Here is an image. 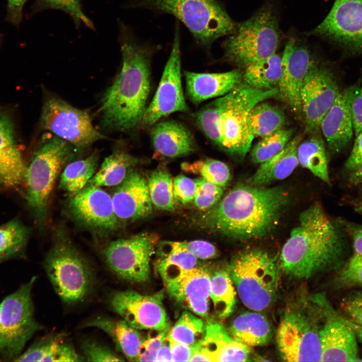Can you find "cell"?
<instances>
[{"mask_svg": "<svg viewBox=\"0 0 362 362\" xmlns=\"http://www.w3.org/2000/svg\"><path fill=\"white\" fill-rule=\"evenodd\" d=\"M170 328L160 331L158 334L143 341L138 358V361H155L157 353L166 339Z\"/></svg>", "mask_w": 362, "mask_h": 362, "instance_id": "obj_52", "label": "cell"}, {"mask_svg": "<svg viewBox=\"0 0 362 362\" xmlns=\"http://www.w3.org/2000/svg\"><path fill=\"white\" fill-rule=\"evenodd\" d=\"M314 63L305 42L298 37H290L282 55V73L277 88L279 96L296 113L302 112L301 91Z\"/></svg>", "mask_w": 362, "mask_h": 362, "instance_id": "obj_18", "label": "cell"}, {"mask_svg": "<svg viewBox=\"0 0 362 362\" xmlns=\"http://www.w3.org/2000/svg\"><path fill=\"white\" fill-rule=\"evenodd\" d=\"M163 297V291L144 295L126 290L113 293L109 303L112 309L133 328L160 331L170 328Z\"/></svg>", "mask_w": 362, "mask_h": 362, "instance_id": "obj_16", "label": "cell"}, {"mask_svg": "<svg viewBox=\"0 0 362 362\" xmlns=\"http://www.w3.org/2000/svg\"><path fill=\"white\" fill-rule=\"evenodd\" d=\"M98 160V153L95 151L67 164L61 174L59 187L71 195L83 189L95 174Z\"/></svg>", "mask_w": 362, "mask_h": 362, "instance_id": "obj_39", "label": "cell"}, {"mask_svg": "<svg viewBox=\"0 0 362 362\" xmlns=\"http://www.w3.org/2000/svg\"><path fill=\"white\" fill-rule=\"evenodd\" d=\"M150 198L156 208L172 211L175 208L173 180L164 167L160 166L150 174L147 179Z\"/></svg>", "mask_w": 362, "mask_h": 362, "instance_id": "obj_40", "label": "cell"}, {"mask_svg": "<svg viewBox=\"0 0 362 362\" xmlns=\"http://www.w3.org/2000/svg\"><path fill=\"white\" fill-rule=\"evenodd\" d=\"M167 246L178 250L188 252L199 259H209L217 255L216 247L212 243L203 240L185 241H164Z\"/></svg>", "mask_w": 362, "mask_h": 362, "instance_id": "obj_46", "label": "cell"}, {"mask_svg": "<svg viewBox=\"0 0 362 362\" xmlns=\"http://www.w3.org/2000/svg\"><path fill=\"white\" fill-rule=\"evenodd\" d=\"M85 360L66 340V334H49L34 342L14 361H81Z\"/></svg>", "mask_w": 362, "mask_h": 362, "instance_id": "obj_28", "label": "cell"}, {"mask_svg": "<svg viewBox=\"0 0 362 362\" xmlns=\"http://www.w3.org/2000/svg\"><path fill=\"white\" fill-rule=\"evenodd\" d=\"M140 161V159L128 153L115 152L105 159L100 169L86 186L99 187L117 186Z\"/></svg>", "mask_w": 362, "mask_h": 362, "instance_id": "obj_33", "label": "cell"}, {"mask_svg": "<svg viewBox=\"0 0 362 362\" xmlns=\"http://www.w3.org/2000/svg\"><path fill=\"white\" fill-rule=\"evenodd\" d=\"M168 341L172 361H190L193 352L192 347L173 340Z\"/></svg>", "mask_w": 362, "mask_h": 362, "instance_id": "obj_54", "label": "cell"}, {"mask_svg": "<svg viewBox=\"0 0 362 362\" xmlns=\"http://www.w3.org/2000/svg\"><path fill=\"white\" fill-rule=\"evenodd\" d=\"M151 127V141L155 155L160 158L182 157L197 149L193 134L180 122L173 120L157 122Z\"/></svg>", "mask_w": 362, "mask_h": 362, "instance_id": "obj_25", "label": "cell"}, {"mask_svg": "<svg viewBox=\"0 0 362 362\" xmlns=\"http://www.w3.org/2000/svg\"><path fill=\"white\" fill-rule=\"evenodd\" d=\"M290 199L281 186L239 184L195 221L202 229L234 239H259L276 228Z\"/></svg>", "mask_w": 362, "mask_h": 362, "instance_id": "obj_1", "label": "cell"}, {"mask_svg": "<svg viewBox=\"0 0 362 362\" xmlns=\"http://www.w3.org/2000/svg\"><path fill=\"white\" fill-rule=\"evenodd\" d=\"M344 169L350 183L356 185L362 181V130L356 136Z\"/></svg>", "mask_w": 362, "mask_h": 362, "instance_id": "obj_47", "label": "cell"}, {"mask_svg": "<svg viewBox=\"0 0 362 362\" xmlns=\"http://www.w3.org/2000/svg\"><path fill=\"white\" fill-rule=\"evenodd\" d=\"M297 157L299 164L330 185L326 150L320 138L313 136L300 142L297 148Z\"/></svg>", "mask_w": 362, "mask_h": 362, "instance_id": "obj_36", "label": "cell"}, {"mask_svg": "<svg viewBox=\"0 0 362 362\" xmlns=\"http://www.w3.org/2000/svg\"><path fill=\"white\" fill-rule=\"evenodd\" d=\"M210 297L219 318H226L232 313L236 303V292L228 270L221 269L211 273Z\"/></svg>", "mask_w": 362, "mask_h": 362, "instance_id": "obj_38", "label": "cell"}, {"mask_svg": "<svg viewBox=\"0 0 362 362\" xmlns=\"http://www.w3.org/2000/svg\"><path fill=\"white\" fill-rule=\"evenodd\" d=\"M310 306L303 304L292 307L282 319L277 342L285 361H321L320 323L326 311Z\"/></svg>", "mask_w": 362, "mask_h": 362, "instance_id": "obj_9", "label": "cell"}, {"mask_svg": "<svg viewBox=\"0 0 362 362\" xmlns=\"http://www.w3.org/2000/svg\"><path fill=\"white\" fill-rule=\"evenodd\" d=\"M51 8L62 10L72 16L77 23H83L89 28L93 29L92 21L83 14L80 0H43Z\"/></svg>", "mask_w": 362, "mask_h": 362, "instance_id": "obj_50", "label": "cell"}, {"mask_svg": "<svg viewBox=\"0 0 362 362\" xmlns=\"http://www.w3.org/2000/svg\"><path fill=\"white\" fill-rule=\"evenodd\" d=\"M156 238L139 233L111 241L104 255L110 269L119 278L132 282H144L149 277L150 261L154 253Z\"/></svg>", "mask_w": 362, "mask_h": 362, "instance_id": "obj_15", "label": "cell"}, {"mask_svg": "<svg viewBox=\"0 0 362 362\" xmlns=\"http://www.w3.org/2000/svg\"><path fill=\"white\" fill-rule=\"evenodd\" d=\"M40 125L75 148H85L107 138L94 127L87 111L54 96L48 97L44 102Z\"/></svg>", "mask_w": 362, "mask_h": 362, "instance_id": "obj_12", "label": "cell"}, {"mask_svg": "<svg viewBox=\"0 0 362 362\" xmlns=\"http://www.w3.org/2000/svg\"><path fill=\"white\" fill-rule=\"evenodd\" d=\"M26 169L12 123L0 110V185L17 187L25 184Z\"/></svg>", "mask_w": 362, "mask_h": 362, "instance_id": "obj_27", "label": "cell"}, {"mask_svg": "<svg viewBox=\"0 0 362 362\" xmlns=\"http://www.w3.org/2000/svg\"><path fill=\"white\" fill-rule=\"evenodd\" d=\"M234 338L247 346L266 344L272 335L271 326L262 314L246 312L236 317L230 327Z\"/></svg>", "mask_w": 362, "mask_h": 362, "instance_id": "obj_31", "label": "cell"}, {"mask_svg": "<svg viewBox=\"0 0 362 362\" xmlns=\"http://www.w3.org/2000/svg\"><path fill=\"white\" fill-rule=\"evenodd\" d=\"M195 181L196 190L193 201L199 210L202 211L209 210L220 201L223 193L222 187L202 177L198 178Z\"/></svg>", "mask_w": 362, "mask_h": 362, "instance_id": "obj_44", "label": "cell"}, {"mask_svg": "<svg viewBox=\"0 0 362 362\" xmlns=\"http://www.w3.org/2000/svg\"><path fill=\"white\" fill-rule=\"evenodd\" d=\"M82 326L99 328L107 333L113 340L116 349L129 361H138L143 339L137 329L124 320H116L105 317H97L89 320Z\"/></svg>", "mask_w": 362, "mask_h": 362, "instance_id": "obj_30", "label": "cell"}, {"mask_svg": "<svg viewBox=\"0 0 362 362\" xmlns=\"http://www.w3.org/2000/svg\"><path fill=\"white\" fill-rule=\"evenodd\" d=\"M282 73V56L276 53L245 68L242 81L254 88H277Z\"/></svg>", "mask_w": 362, "mask_h": 362, "instance_id": "obj_34", "label": "cell"}, {"mask_svg": "<svg viewBox=\"0 0 362 362\" xmlns=\"http://www.w3.org/2000/svg\"><path fill=\"white\" fill-rule=\"evenodd\" d=\"M33 277L0 303V355L13 360L20 355L35 332L42 328L34 317Z\"/></svg>", "mask_w": 362, "mask_h": 362, "instance_id": "obj_11", "label": "cell"}, {"mask_svg": "<svg viewBox=\"0 0 362 362\" xmlns=\"http://www.w3.org/2000/svg\"><path fill=\"white\" fill-rule=\"evenodd\" d=\"M340 308L347 320L362 326V292H354L341 301Z\"/></svg>", "mask_w": 362, "mask_h": 362, "instance_id": "obj_49", "label": "cell"}, {"mask_svg": "<svg viewBox=\"0 0 362 362\" xmlns=\"http://www.w3.org/2000/svg\"><path fill=\"white\" fill-rule=\"evenodd\" d=\"M340 90L331 70L315 62L306 76L301 91L302 111L306 129L314 131L330 109Z\"/></svg>", "mask_w": 362, "mask_h": 362, "instance_id": "obj_17", "label": "cell"}, {"mask_svg": "<svg viewBox=\"0 0 362 362\" xmlns=\"http://www.w3.org/2000/svg\"><path fill=\"white\" fill-rule=\"evenodd\" d=\"M344 318V317H343ZM345 321L354 330L356 337L358 339L359 341L362 343V326L353 323L345 318H344Z\"/></svg>", "mask_w": 362, "mask_h": 362, "instance_id": "obj_58", "label": "cell"}, {"mask_svg": "<svg viewBox=\"0 0 362 362\" xmlns=\"http://www.w3.org/2000/svg\"><path fill=\"white\" fill-rule=\"evenodd\" d=\"M30 229L20 220L13 219L0 226V264L24 254Z\"/></svg>", "mask_w": 362, "mask_h": 362, "instance_id": "obj_37", "label": "cell"}, {"mask_svg": "<svg viewBox=\"0 0 362 362\" xmlns=\"http://www.w3.org/2000/svg\"><path fill=\"white\" fill-rule=\"evenodd\" d=\"M292 129H281L261 137L251 152V158L255 163H261L282 151L292 138Z\"/></svg>", "mask_w": 362, "mask_h": 362, "instance_id": "obj_43", "label": "cell"}, {"mask_svg": "<svg viewBox=\"0 0 362 362\" xmlns=\"http://www.w3.org/2000/svg\"><path fill=\"white\" fill-rule=\"evenodd\" d=\"M241 68L220 73L184 72L187 95L195 105L222 97L242 81Z\"/></svg>", "mask_w": 362, "mask_h": 362, "instance_id": "obj_26", "label": "cell"}, {"mask_svg": "<svg viewBox=\"0 0 362 362\" xmlns=\"http://www.w3.org/2000/svg\"><path fill=\"white\" fill-rule=\"evenodd\" d=\"M183 170L198 174L205 180L220 187H225L231 179V173L228 165L215 159L205 158L192 163L181 164Z\"/></svg>", "mask_w": 362, "mask_h": 362, "instance_id": "obj_42", "label": "cell"}, {"mask_svg": "<svg viewBox=\"0 0 362 362\" xmlns=\"http://www.w3.org/2000/svg\"><path fill=\"white\" fill-rule=\"evenodd\" d=\"M26 0H8V9L12 18L15 22L19 21L24 4Z\"/></svg>", "mask_w": 362, "mask_h": 362, "instance_id": "obj_56", "label": "cell"}, {"mask_svg": "<svg viewBox=\"0 0 362 362\" xmlns=\"http://www.w3.org/2000/svg\"><path fill=\"white\" fill-rule=\"evenodd\" d=\"M44 267L56 293L68 304L82 301L91 290L94 276L86 259L64 237H59L49 251Z\"/></svg>", "mask_w": 362, "mask_h": 362, "instance_id": "obj_10", "label": "cell"}, {"mask_svg": "<svg viewBox=\"0 0 362 362\" xmlns=\"http://www.w3.org/2000/svg\"><path fill=\"white\" fill-rule=\"evenodd\" d=\"M286 122L284 112L264 101L255 105L248 118V126L254 137H263L283 128Z\"/></svg>", "mask_w": 362, "mask_h": 362, "instance_id": "obj_35", "label": "cell"}, {"mask_svg": "<svg viewBox=\"0 0 362 362\" xmlns=\"http://www.w3.org/2000/svg\"><path fill=\"white\" fill-rule=\"evenodd\" d=\"M196 185L193 180L184 175L173 179V196L175 203L186 204L194 200Z\"/></svg>", "mask_w": 362, "mask_h": 362, "instance_id": "obj_51", "label": "cell"}, {"mask_svg": "<svg viewBox=\"0 0 362 362\" xmlns=\"http://www.w3.org/2000/svg\"><path fill=\"white\" fill-rule=\"evenodd\" d=\"M156 269L164 285L199 265L193 254L172 248L161 242L157 250Z\"/></svg>", "mask_w": 362, "mask_h": 362, "instance_id": "obj_32", "label": "cell"}, {"mask_svg": "<svg viewBox=\"0 0 362 362\" xmlns=\"http://www.w3.org/2000/svg\"><path fill=\"white\" fill-rule=\"evenodd\" d=\"M179 23L175 24L173 43L158 86L147 106L140 126L151 127L161 119L175 112L189 111L182 84Z\"/></svg>", "mask_w": 362, "mask_h": 362, "instance_id": "obj_13", "label": "cell"}, {"mask_svg": "<svg viewBox=\"0 0 362 362\" xmlns=\"http://www.w3.org/2000/svg\"><path fill=\"white\" fill-rule=\"evenodd\" d=\"M356 210L357 212L362 213V203L356 208Z\"/></svg>", "mask_w": 362, "mask_h": 362, "instance_id": "obj_59", "label": "cell"}, {"mask_svg": "<svg viewBox=\"0 0 362 362\" xmlns=\"http://www.w3.org/2000/svg\"><path fill=\"white\" fill-rule=\"evenodd\" d=\"M129 5L174 16L207 50L217 39L234 32L237 25L216 0H134Z\"/></svg>", "mask_w": 362, "mask_h": 362, "instance_id": "obj_5", "label": "cell"}, {"mask_svg": "<svg viewBox=\"0 0 362 362\" xmlns=\"http://www.w3.org/2000/svg\"><path fill=\"white\" fill-rule=\"evenodd\" d=\"M68 205L74 218L88 228L112 231L120 225L114 211L112 197L101 187L85 186L71 195Z\"/></svg>", "mask_w": 362, "mask_h": 362, "instance_id": "obj_19", "label": "cell"}, {"mask_svg": "<svg viewBox=\"0 0 362 362\" xmlns=\"http://www.w3.org/2000/svg\"><path fill=\"white\" fill-rule=\"evenodd\" d=\"M159 48L137 40L125 30L121 69L101 100L100 112L104 127L127 132L140 125L151 89V60Z\"/></svg>", "mask_w": 362, "mask_h": 362, "instance_id": "obj_2", "label": "cell"}, {"mask_svg": "<svg viewBox=\"0 0 362 362\" xmlns=\"http://www.w3.org/2000/svg\"><path fill=\"white\" fill-rule=\"evenodd\" d=\"M348 229L355 253L362 255V226H350Z\"/></svg>", "mask_w": 362, "mask_h": 362, "instance_id": "obj_55", "label": "cell"}, {"mask_svg": "<svg viewBox=\"0 0 362 362\" xmlns=\"http://www.w3.org/2000/svg\"><path fill=\"white\" fill-rule=\"evenodd\" d=\"M308 34L328 41L348 55H361L362 0H335L325 18Z\"/></svg>", "mask_w": 362, "mask_h": 362, "instance_id": "obj_14", "label": "cell"}, {"mask_svg": "<svg viewBox=\"0 0 362 362\" xmlns=\"http://www.w3.org/2000/svg\"><path fill=\"white\" fill-rule=\"evenodd\" d=\"M319 330L321 361H362L358 354L356 334L344 318L327 310Z\"/></svg>", "mask_w": 362, "mask_h": 362, "instance_id": "obj_20", "label": "cell"}, {"mask_svg": "<svg viewBox=\"0 0 362 362\" xmlns=\"http://www.w3.org/2000/svg\"><path fill=\"white\" fill-rule=\"evenodd\" d=\"M205 333L206 324L200 318L186 311L170 329L167 338L194 347L202 342Z\"/></svg>", "mask_w": 362, "mask_h": 362, "instance_id": "obj_41", "label": "cell"}, {"mask_svg": "<svg viewBox=\"0 0 362 362\" xmlns=\"http://www.w3.org/2000/svg\"><path fill=\"white\" fill-rule=\"evenodd\" d=\"M115 214L120 221H134L150 215L152 204L147 180L131 169L111 196Z\"/></svg>", "mask_w": 362, "mask_h": 362, "instance_id": "obj_21", "label": "cell"}, {"mask_svg": "<svg viewBox=\"0 0 362 362\" xmlns=\"http://www.w3.org/2000/svg\"><path fill=\"white\" fill-rule=\"evenodd\" d=\"M228 269L238 296L246 307L259 311L271 305L279 281L275 257L258 248L246 250L232 258Z\"/></svg>", "mask_w": 362, "mask_h": 362, "instance_id": "obj_7", "label": "cell"}, {"mask_svg": "<svg viewBox=\"0 0 362 362\" xmlns=\"http://www.w3.org/2000/svg\"><path fill=\"white\" fill-rule=\"evenodd\" d=\"M281 39L277 10L267 3L249 19L236 25L234 32L222 43L223 57L245 68L275 54Z\"/></svg>", "mask_w": 362, "mask_h": 362, "instance_id": "obj_6", "label": "cell"}, {"mask_svg": "<svg viewBox=\"0 0 362 362\" xmlns=\"http://www.w3.org/2000/svg\"><path fill=\"white\" fill-rule=\"evenodd\" d=\"M356 87L350 86L339 92L320 123L327 146L334 153L347 147L354 134L351 107Z\"/></svg>", "mask_w": 362, "mask_h": 362, "instance_id": "obj_23", "label": "cell"}, {"mask_svg": "<svg viewBox=\"0 0 362 362\" xmlns=\"http://www.w3.org/2000/svg\"><path fill=\"white\" fill-rule=\"evenodd\" d=\"M302 137L292 138L280 152L260 163L255 172L247 179V184L263 187L288 177L299 164L297 148Z\"/></svg>", "mask_w": 362, "mask_h": 362, "instance_id": "obj_29", "label": "cell"}, {"mask_svg": "<svg viewBox=\"0 0 362 362\" xmlns=\"http://www.w3.org/2000/svg\"><path fill=\"white\" fill-rule=\"evenodd\" d=\"M351 109L354 133L356 136L362 130V83L356 87Z\"/></svg>", "mask_w": 362, "mask_h": 362, "instance_id": "obj_53", "label": "cell"}, {"mask_svg": "<svg viewBox=\"0 0 362 362\" xmlns=\"http://www.w3.org/2000/svg\"><path fill=\"white\" fill-rule=\"evenodd\" d=\"M279 96L278 88L260 90L241 82L227 94L202 107L195 115L198 128L215 145L240 159L249 152L254 138L248 126L253 107Z\"/></svg>", "mask_w": 362, "mask_h": 362, "instance_id": "obj_4", "label": "cell"}, {"mask_svg": "<svg viewBox=\"0 0 362 362\" xmlns=\"http://www.w3.org/2000/svg\"><path fill=\"white\" fill-rule=\"evenodd\" d=\"M335 282L339 288L362 287V255L354 253L341 267Z\"/></svg>", "mask_w": 362, "mask_h": 362, "instance_id": "obj_45", "label": "cell"}, {"mask_svg": "<svg viewBox=\"0 0 362 362\" xmlns=\"http://www.w3.org/2000/svg\"><path fill=\"white\" fill-rule=\"evenodd\" d=\"M195 347L206 361H249V347L230 335L220 323L206 324V333L202 342Z\"/></svg>", "mask_w": 362, "mask_h": 362, "instance_id": "obj_24", "label": "cell"}, {"mask_svg": "<svg viewBox=\"0 0 362 362\" xmlns=\"http://www.w3.org/2000/svg\"><path fill=\"white\" fill-rule=\"evenodd\" d=\"M155 361H172L169 342L167 338L157 353Z\"/></svg>", "mask_w": 362, "mask_h": 362, "instance_id": "obj_57", "label": "cell"}, {"mask_svg": "<svg viewBox=\"0 0 362 362\" xmlns=\"http://www.w3.org/2000/svg\"><path fill=\"white\" fill-rule=\"evenodd\" d=\"M211 273L205 266L198 265L165 285L169 296L197 315L208 314Z\"/></svg>", "mask_w": 362, "mask_h": 362, "instance_id": "obj_22", "label": "cell"}, {"mask_svg": "<svg viewBox=\"0 0 362 362\" xmlns=\"http://www.w3.org/2000/svg\"><path fill=\"white\" fill-rule=\"evenodd\" d=\"M82 349L85 360L89 361H121L123 357L107 346L91 340L84 341Z\"/></svg>", "mask_w": 362, "mask_h": 362, "instance_id": "obj_48", "label": "cell"}, {"mask_svg": "<svg viewBox=\"0 0 362 362\" xmlns=\"http://www.w3.org/2000/svg\"><path fill=\"white\" fill-rule=\"evenodd\" d=\"M74 148L53 134L41 145L27 167L25 184L27 202L40 223L46 218L56 180L72 157Z\"/></svg>", "mask_w": 362, "mask_h": 362, "instance_id": "obj_8", "label": "cell"}, {"mask_svg": "<svg viewBox=\"0 0 362 362\" xmlns=\"http://www.w3.org/2000/svg\"><path fill=\"white\" fill-rule=\"evenodd\" d=\"M346 249L339 226L316 203L303 211L280 256V267L290 277L306 279L342 265Z\"/></svg>", "mask_w": 362, "mask_h": 362, "instance_id": "obj_3", "label": "cell"}]
</instances>
